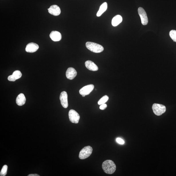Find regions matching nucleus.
<instances>
[{
    "instance_id": "obj_24",
    "label": "nucleus",
    "mask_w": 176,
    "mask_h": 176,
    "mask_svg": "<svg viewBox=\"0 0 176 176\" xmlns=\"http://www.w3.org/2000/svg\"><path fill=\"white\" fill-rule=\"evenodd\" d=\"M28 176H40V175L37 174H32L28 175Z\"/></svg>"
},
{
    "instance_id": "obj_2",
    "label": "nucleus",
    "mask_w": 176,
    "mask_h": 176,
    "mask_svg": "<svg viewBox=\"0 0 176 176\" xmlns=\"http://www.w3.org/2000/svg\"><path fill=\"white\" fill-rule=\"evenodd\" d=\"M86 46L90 51L95 53H101L104 50L103 47L101 45L93 42H87Z\"/></svg>"
},
{
    "instance_id": "obj_10",
    "label": "nucleus",
    "mask_w": 176,
    "mask_h": 176,
    "mask_svg": "<svg viewBox=\"0 0 176 176\" xmlns=\"http://www.w3.org/2000/svg\"><path fill=\"white\" fill-rule=\"evenodd\" d=\"M48 9L49 13L54 16H58L61 13L60 8L56 5H52Z\"/></svg>"
},
{
    "instance_id": "obj_16",
    "label": "nucleus",
    "mask_w": 176,
    "mask_h": 176,
    "mask_svg": "<svg viewBox=\"0 0 176 176\" xmlns=\"http://www.w3.org/2000/svg\"><path fill=\"white\" fill-rule=\"evenodd\" d=\"M107 8V4L106 2H105L100 7L99 11L97 14V17L100 16Z\"/></svg>"
},
{
    "instance_id": "obj_6",
    "label": "nucleus",
    "mask_w": 176,
    "mask_h": 176,
    "mask_svg": "<svg viewBox=\"0 0 176 176\" xmlns=\"http://www.w3.org/2000/svg\"><path fill=\"white\" fill-rule=\"evenodd\" d=\"M138 12L141 18L142 23L143 25H146L148 23V19L146 12L142 7H139L138 9Z\"/></svg>"
},
{
    "instance_id": "obj_9",
    "label": "nucleus",
    "mask_w": 176,
    "mask_h": 176,
    "mask_svg": "<svg viewBox=\"0 0 176 176\" xmlns=\"http://www.w3.org/2000/svg\"><path fill=\"white\" fill-rule=\"evenodd\" d=\"M39 48L38 45L34 42H30L27 45L26 51L28 53H33L36 52Z\"/></svg>"
},
{
    "instance_id": "obj_17",
    "label": "nucleus",
    "mask_w": 176,
    "mask_h": 176,
    "mask_svg": "<svg viewBox=\"0 0 176 176\" xmlns=\"http://www.w3.org/2000/svg\"><path fill=\"white\" fill-rule=\"evenodd\" d=\"M109 97L107 95H105L100 99L98 102V104L99 105L105 103L109 99Z\"/></svg>"
},
{
    "instance_id": "obj_23",
    "label": "nucleus",
    "mask_w": 176,
    "mask_h": 176,
    "mask_svg": "<svg viewBox=\"0 0 176 176\" xmlns=\"http://www.w3.org/2000/svg\"><path fill=\"white\" fill-rule=\"evenodd\" d=\"M107 107V105L105 103L101 105L99 107V109L101 110H104Z\"/></svg>"
},
{
    "instance_id": "obj_7",
    "label": "nucleus",
    "mask_w": 176,
    "mask_h": 176,
    "mask_svg": "<svg viewBox=\"0 0 176 176\" xmlns=\"http://www.w3.org/2000/svg\"><path fill=\"white\" fill-rule=\"evenodd\" d=\"M94 88V85L92 84L88 85L83 87L79 90V93L82 95L85 96L89 95Z\"/></svg>"
},
{
    "instance_id": "obj_13",
    "label": "nucleus",
    "mask_w": 176,
    "mask_h": 176,
    "mask_svg": "<svg viewBox=\"0 0 176 176\" xmlns=\"http://www.w3.org/2000/svg\"><path fill=\"white\" fill-rule=\"evenodd\" d=\"M85 65L86 68L89 70L92 71H96L98 70V67L93 62L90 60H87L85 62Z\"/></svg>"
},
{
    "instance_id": "obj_22",
    "label": "nucleus",
    "mask_w": 176,
    "mask_h": 176,
    "mask_svg": "<svg viewBox=\"0 0 176 176\" xmlns=\"http://www.w3.org/2000/svg\"><path fill=\"white\" fill-rule=\"evenodd\" d=\"M8 79L10 81H15L16 79L14 77L13 75L9 76L8 78Z\"/></svg>"
},
{
    "instance_id": "obj_3",
    "label": "nucleus",
    "mask_w": 176,
    "mask_h": 176,
    "mask_svg": "<svg viewBox=\"0 0 176 176\" xmlns=\"http://www.w3.org/2000/svg\"><path fill=\"white\" fill-rule=\"evenodd\" d=\"M93 149L91 146H87L83 148L80 152L79 158L81 160L86 159L91 155Z\"/></svg>"
},
{
    "instance_id": "obj_11",
    "label": "nucleus",
    "mask_w": 176,
    "mask_h": 176,
    "mask_svg": "<svg viewBox=\"0 0 176 176\" xmlns=\"http://www.w3.org/2000/svg\"><path fill=\"white\" fill-rule=\"evenodd\" d=\"M77 75V72L75 69L73 67L68 69L66 72V77L68 79L72 80L74 79Z\"/></svg>"
},
{
    "instance_id": "obj_19",
    "label": "nucleus",
    "mask_w": 176,
    "mask_h": 176,
    "mask_svg": "<svg viewBox=\"0 0 176 176\" xmlns=\"http://www.w3.org/2000/svg\"><path fill=\"white\" fill-rule=\"evenodd\" d=\"M8 166L6 165H4L2 167V169L0 173V175L1 176H5L7 173V171Z\"/></svg>"
},
{
    "instance_id": "obj_12",
    "label": "nucleus",
    "mask_w": 176,
    "mask_h": 176,
    "mask_svg": "<svg viewBox=\"0 0 176 176\" xmlns=\"http://www.w3.org/2000/svg\"><path fill=\"white\" fill-rule=\"evenodd\" d=\"M50 37L51 40L54 42L60 41L62 39L61 33L56 31H52L50 34Z\"/></svg>"
},
{
    "instance_id": "obj_20",
    "label": "nucleus",
    "mask_w": 176,
    "mask_h": 176,
    "mask_svg": "<svg viewBox=\"0 0 176 176\" xmlns=\"http://www.w3.org/2000/svg\"><path fill=\"white\" fill-rule=\"evenodd\" d=\"M169 35L173 41L176 42V31L174 30H171L169 33Z\"/></svg>"
},
{
    "instance_id": "obj_15",
    "label": "nucleus",
    "mask_w": 176,
    "mask_h": 176,
    "mask_svg": "<svg viewBox=\"0 0 176 176\" xmlns=\"http://www.w3.org/2000/svg\"><path fill=\"white\" fill-rule=\"evenodd\" d=\"M122 21V16L119 15H116L113 18L112 21V24L114 27H116L120 24Z\"/></svg>"
},
{
    "instance_id": "obj_8",
    "label": "nucleus",
    "mask_w": 176,
    "mask_h": 176,
    "mask_svg": "<svg viewBox=\"0 0 176 176\" xmlns=\"http://www.w3.org/2000/svg\"><path fill=\"white\" fill-rule=\"evenodd\" d=\"M59 98H60L62 105L64 108H67L68 106L67 93L65 91L62 92L60 94Z\"/></svg>"
},
{
    "instance_id": "obj_21",
    "label": "nucleus",
    "mask_w": 176,
    "mask_h": 176,
    "mask_svg": "<svg viewBox=\"0 0 176 176\" xmlns=\"http://www.w3.org/2000/svg\"><path fill=\"white\" fill-rule=\"evenodd\" d=\"M116 141L119 144H123L125 143L124 140L120 138H118L116 139Z\"/></svg>"
},
{
    "instance_id": "obj_14",
    "label": "nucleus",
    "mask_w": 176,
    "mask_h": 176,
    "mask_svg": "<svg viewBox=\"0 0 176 176\" xmlns=\"http://www.w3.org/2000/svg\"><path fill=\"white\" fill-rule=\"evenodd\" d=\"M26 101V97L23 93L19 94L16 99V103L19 106L24 105Z\"/></svg>"
},
{
    "instance_id": "obj_1",
    "label": "nucleus",
    "mask_w": 176,
    "mask_h": 176,
    "mask_svg": "<svg viewBox=\"0 0 176 176\" xmlns=\"http://www.w3.org/2000/svg\"><path fill=\"white\" fill-rule=\"evenodd\" d=\"M102 167L104 172L108 174H113L116 169L115 163L111 160H107L104 161Z\"/></svg>"
},
{
    "instance_id": "obj_5",
    "label": "nucleus",
    "mask_w": 176,
    "mask_h": 176,
    "mask_svg": "<svg viewBox=\"0 0 176 176\" xmlns=\"http://www.w3.org/2000/svg\"><path fill=\"white\" fill-rule=\"evenodd\" d=\"M69 120L71 122L77 124L79 122L80 119L79 114L75 110L71 109L69 113Z\"/></svg>"
},
{
    "instance_id": "obj_18",
    "label": "nucleus",
    "mask_w": 176,
    "mask_h": 176,
    "mask_svg": "<svg viewBox=\"0 0 176 176\" xmlns=\"http://www.w3.org/2000/svg\"><path fill=\"white\" fill-rule=\"evenodd\" d=\"M16 80L19 79L22 76V74L20 71L18 70L15 71L12 75Z\"/></svg>"
},
{
    "instance_id": "obj_4",
    "label": "nucleus",
    "mask_w": 176,
    "mask_h": 176,
    "mask_svg": "<svg viewBox=\"0 0 176 176\" xmlns=\"http://www.w3.org/2000/svg\"><path fill=\"white\" fill-rule=\"evenodd\" d=\"M152 110L156 115L160 116L165 113L166 111V107L163 105L154 103L152 107Z\"/></svg>"
}]
</instances>
